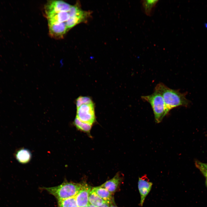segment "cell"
Here are the masks:
<instances>
[{
	"label": "cell",
	"instance_id": "3",
	"mask_svg": "<svg viewBox=\"0 0 207 207\" xmlns=\"http://www.w3.org/2000/svg\"><path fill=\"white\" fill-rule=\"evenodd\" d=\"M144 101L149 103L152 109L156 122H160L168 113L164 99L161 95L154 90L151 94L141 96Z\"/></svg>",
	"mask_w": 207,
	"mask_h": 207
},
{
	"label": "cell",
	"instance_id": "19",
	"mask_svg": "<svg viewBox=\"0 0 207 207\" xmlns=\"http://www.w3.org/2000/svg\"><path fill=\"white\" fill-rule=\"evenodd\" d=\"M196 167L206 177H207V163H203L199 161H196Z\"/></svg>",
	"mask_w": 207,
	"mask_h": 207
},
{
	"label": "cell",
	"instance_id": "25",
	"mask_svg": "<svg viewBox=\"0 0 207 207\" xmlns=\"http://www.w3.org/2000/svg\"><path fill=\"white\" fill-rule=\"evenodd\" d=\"M206 184H207V177H206Z\"/></svg>",
	"mask_w": 207,
	"mask_h": 207
},
{
	"label": "cell",
	"instance_id": "4",
	"mask_svg": "<svg viewBox=\"0 0 207 207\" xmlns=\"http://www.w3.org/2000/svg\"><path fill=\"white\" fill-rule=\"evenodd\" d=\"M76 117L80 121L93 125L96 121L93 103L77 107Z\"/></svg>",
	"mask_w": 207,
	"mask_h": 207
},
{
	"label": "cell",
	"instance_id": "17",
	"mask_svg": "<svg viewBox=\"0 0 207 207\" xmlns=\"http://www.w3.org/2000/svg\"><path fill=\"white\" fill-rule=\"evenodd\" d=\"M58 207H78L75 197L58 200Z\"/></svg>",
	"mask_w": 207,
	"mask_h": 207
},
{
	"label": "cell",
	"instance_id": "20",
	"mask_svg": "<svg viewBox=\"0 0 207 207\" xmlns=\"http://www.w3.org/2000/svg\"><path fill=\"white\" fill-rule=\"evenodd\" d=\"M99 207H110V206L109 204L105 202L101 206Z\"/></svg>",
	"mask_w": 207,
	"mask_h": 207
},
{
	"label": "cell",
	"instance_id": "18",
	"mask_svg": "<svg viewBox=\"0 0 207 207\" xmlns=\"http://www.w3.org/2000/svg\"><path fill=\"white\" fill-rule=\"evenodd\" d=\"M92 99L88 97H79L76 100V104L77 107L84 104H88L93 103Z\"/></svg>",
	"mask_w": 207,
	"mask_h": 207
},
{
	"label": "cell",
	"instance_id": "13",
	"mask_svg": "<svg viewBox=\"0 0 207 207\" xmlns=\"http://www.w3.org/2000/svg\"><path fill=\"white\" fill-rule=\"evenodd\" d=\"M158 1L157 0L141 1V3L143 12L148 16H152Z\"/></svg>",
	"mask_w": 207,
	"mask_h": 207
},
{
	"label": "cell",
	"instance_id": "6",
	"mask_svg": "<svg viewBox=\"0 0 207 207\" xmlns=\"http://www.w3.org/2000/svg\"><path fill=\"white\" fill-rule=\"evenodd\" d=\"M72 5L62 1L49 0L44 7L45 15L61 12H68Z\"/></svg>",
	"mask_w": 207,
	"mask_h": 207
},
{
	"label": "cell",
	"instance_id": "11",
	"mask_svg": "<svg viewBox=\"0 0 207 207\" xmlns=\"http://www.w3.org/2000/svg\"><path fill=\"white\" fill-rule=\"evenodd\" d=\"M92 190L109 204L113 201L112 193L100 186L93 187Z\"/></svg>",
	"mask_w": 207,
	"mask_h": 207
},
{
	"label": "cell",
	"instance_id": "1",
	"mask_svg": "<svg viewBox=\"0 0 207 207\" xmlns=\"http://www.w3.org/2000/svg\"><path fill=\"white\" fill-rule=\"evenodd\" d=\"M154 91L162 96L168 113L172 109L180 106L187 107L191 101L186 98L187 92L182 93L179 90L170 89L162 83L158 84Z\"/></svg>",
	"mask_w": 207,
	"mask_h": 207
},
{
	"label": "cell",
	"instance_id": "8",
	"mask_svg": "<svg viewBox=\"0 0 207 207\" xmlns=\"http://www.w3.org/2000/svg\"><path fill=\"white\" fill-rule=\"evenodd\" d=\"M138 186L140 194V200L139 205L142 206L145 199L152 189L153 183L149 181L145 175L139 177Z\"/></svg>",
	"mask_w": 207,
	"mask_h": 207
},
{
	"label": "cell",
	"instance_id": "15",
	"mask_svg": "<svg viewBox=\"0 0 207 207\" xmlns=\"http://www.w3.org/2000/svg\"><path fill=\"white\" fill-rule=\"evenodd\" d=\"M74 124L79 131L83 132L91 137L90 132L93 125L83 122L76 117L74 121Z\"/></svg>",
	"mask_w": 207,
	"mask_h": 207
},
{
	"label": "cell",
	"instance_id": "21",
	"mask_svg": "<svg viewBox=\"0 0 207 207\" xmlns=\"http://www.w3.org/2000/svg\"><path fill=\"white\" fill-rule=\"evenodd\" d=\"M113 201L110 203L109 205L110 207H118L117 206L114 204V203H113Z\"/></svg>",
	"mask_w": 207,
	"mask_h": 207
},
{
	"label": "cell",
	"instance_id": "7",
	"mask_svg": "<svg viewBox=\"0 0 207 207\" xmlns=\"http://www.w3.org/2000/svg\"><path fill=\"white\" fill-rule=\"evenodd\" d=\"M48 22L49 34L54 39H61L68 31L66 22L62 23Z\"/></svg>",
	"mask_w": 207,
	"mask_h": 207
},
{
	"label": "cell",
	"instance_id": "14",
	"mask_svg": "<svg viewBox=\"0 0 207 207\" xmlns=\"http://www.w3.org/2000/svg\"><path fill=\"white\" fill-rule=\"evenodd\" d=\"M16 156L17 160L19 162L22 164H26L30 161L32 158V154L29 150L22 148L17 152Z\"/></svg>",
	"mask_w": 207,
	"mask_h": 207
},
{
	"label": "cell",
	"instance_id": "23",
	"mask_svg": "<svg viewBox=\"0 0 207 207\" xmlns=\"http://www.w3.org/2000/svg\"><path fill=\"white\" fill-rule=\"evenodd\" d=\"M88 206H89V207H97L95 206H93L91 204H88Z\"/></svg>",
	"mask_w": 207,
	"mask_h": 207
},
{
	"label": "cell",
	"instance_id": "2",
	"mask_svg": "<svg viewBox=\"0 0 207 207\" xmlns=\"http://www.w3.org/2000/svg\"><path fill=\"white\" fill-rule=\"evenodd\" d=\"M82 185V183L66 182L57 186L44 187L43 189L59 200L75 197Z\"/></svg>",
	"mask_w": 207,
	"mask_h": 207
},
{
	"label": "cell",
	"instance_id": "9",
	"mask_svg": "<svg viewBox=\"0 0 207 207\" xmlns=\"http://www.w3.org/2000/svg\"><path fill=\"white\" fill-rule=\"evenodd\" d=\"M92 188L86 183H82L80 189L75 197L78 207H84L89 204V195Z\"/></svg>",
	"mask_w": 207,
	"mask_h": 207
},
{
	"label": "cell",
	"instance_id": "10",
	"mask_svg": "<svg viewBox=\"0 0 207 207\" xmlns=\"http://www.w3.org/2000/svg\"><path fill=\"white\" fill-rule=\"evenodd\" d=\"M120 181V175L118 173H117L112 179L107 181L100 186L105 188L112 194L117 190Z\"/></svg>",
	"mask_w": 207,
	"mask_h": 207
},
{
	"label": "cell",
	"instance_id": "12",
	"mask_svg": "<svg viewBox=\"0 0 207 207\" xmlns=\"http://www.w3.org/2000/svg\"><path fill=\"white\" fill-rule=\"evenodd\" d=\"M48 21L54 22H66L69 18L68 12H61L45 15Z\"/></svg>",
	"mask_w": 207,
	"mask_h": 207
},
{
	"label": "cell",
	"instance_id": "22",
	"mask_svg": "<svg viewBox=\"0 0 207 207\" xmlns=\"http://www.w3.org/2000/svg\"><path fill=\"white\" fill-rule=\"evenodd\" d=\"M204 26L205 28L207 29V23H204Z\"/></svg>",
	"mask_w": 207,
	"mask_h": 207
},
{
	"label": "cell",
	"instance_id": "5",
	"mask_svg": "<svg viewBox=\"0 0 207 207\" xmlns=\"http://www.w3.org/2000/svg\"><path fill=\"white\" fill-rule=\"evenodd\" d=\"M92 13L90 11H84L81 8L74 13L66 22L68 31L79 24L87 23L91 18Z\"/></svg>",
	"mask_w": 207,
	"mask_h": 207
},
{
	"label": "cell",
	"instance_id": "16",
	"mask_svg": "<svg viewBox=\"0 0 207 207\" xmlns=\"http://www.w3.org/2000/svg\"><path fill=\"white\" fill-rule=\"evenodd\" d=\"M89 204L97 207L101 206L105 202L91 190L89 196Z\"/></svg>",
	"mask_w": 207,
	"mask_h": 207
},
{
	"label": "cell",
	"instance_id": "24",
	"mask_svg": "<svg viewBox=\"0 0 207 207\" xmlns=\"http://www.w3.org/2000/svg\"><path fill=\"white\" fill-rule=\"evenodd\" d=\"M84 207H89V206H88V205H87V206H84Z\"/></svg>",
	"mask_w": 207,
	"mask_h": 207
}]
</instances>
